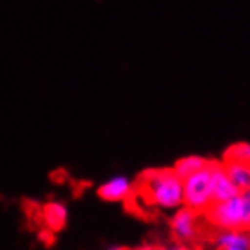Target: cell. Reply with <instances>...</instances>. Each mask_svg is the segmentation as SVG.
Wrapping results in <instances>:
<instances>
[{
    "label": "cell",
    "instance_id": "6da1fadb",
    "mask_svg": "<svg viewBox=\"0 0 250 250\" xmlns=\"http://www.w3.org/2000/svg\"><path fill=\"white\" fill-rule=\"evenodd\" d=\"M138 192L150 207L176 210L183 205V180L174 169H152L140 178Z\"/></svg>",
    "mask_w": 250,
    "mask_h": 250
},
{
    "label": "cell",
    "instance_id": "7a4b0ae2",
    "mask_svg": "<svg viewBox=\"0 0 250 250\" xmlns=\"http://www.w3.org/2000/svg\"><path fill=\"white\" fill-rule=\"evenodd\" d=\"M205 219L218 230H238L249 229L250 207L247 192H239L229 200L212 201V205L207 208Z\"/></svg>",
    "mask_w": 250,
    "mask_h": 250
},
{
    "label": "cell",
    "instance_id": "3957f363",
    "mask_svg": "<svg viewBox=\"0 0 250 250\" xmlns=\"http://www.w3.org/2000/svg\"><path fill=\"white\" fill-rule=\"evenodd\" d=\"M212 201V167L207 162L205 167L183 178V205L201 214Z\"/></svg>",
    "mask_w": 250,
    "mask_h": 250
},
{
    "label": "cell",
    "instance_id": "277c9868",
    "mask_svg": "<svg viewBox=\"0 0 250 250\" xmlns=\"http://www.w3.org/2000/svg\"><path fill=\"white\" fill-rule=\"evenodd\" d=\"M170 232L180 243H190L200 236V212L182 205L170 218Z\"/></svg>",
    "mask_w": 250,
    "mask_h": 250
},
{
    "label": "cell",
    "instance_id": "5b68a950",
    "mask_svg": "<svg viewBox=\"0 0 250 250\" xmlns=\"http://www.w3.org/2000/svg\"><path fill=\"white\" fill-rule=\"evenodd\" d=\"M134 192H136V187L127 176H114L105 183H102L98 188L100 198H104L105 201H125L132 198Z\"/></svg>",
    "mask_w": 250,
    "mask_h": 250
},
{
    "label": "cell",
    "instance_id": "8992f818",
    "mask_svg": "<svg viewBox=\"0 0 250 250\" xmlns=\"http://www.w3.org/2000/svg\"><path fill=\"white\" fill-rule=\"evenodd\" d=\"M212 167V198L214 201L229 200L232 196H238L239 188L232 183L229 174L225 172L223 163H210Z\"/></svg>",
    "mask_w": 250,
    "mask_h": 250
},
{
    "label": "cell",
    "instance_id": "52a82bcc",
    "mask_svg": "<svg viewBox=\"0 0 250 250\" xmlns=\"http://www.w3.org/2000/svg\"><path fill=\"white\" fill-rule=\"evenodd\" d=\"M67 218H69V210L62 201H47L40 208V221L51 232L62 230L63 227H65V223H67Z\"/></svg>",
    "mask_w": 250,
    "mask_h": 250
},
{
    "label": "cell",
    "instance_id": "ba28073f",
    "mask_svg": "<svg viewBox=\"0 0 250 250\" xmlns=\"http://www.w3.org/2000/svg\"><path fill=\"white\" fill-rule=\"evenodd\" d=\"M218 250H250V232L245 229L238 230H219L214 239Z\"/></svg>",
    "mask_w": 250,
    "mask_h": 250
},
{
    "label": "cell",
    "instance_id": "9c48e42d",
    "mask_svg": "<svg viewBox=\"0 0 250 250\" xmlns=\"http://www.w3.org/2000/svg\"><path fill=\"white\" fill-rule=\"evenodd\" d=\"M225 172L232 183L239 188V192H250V163L238 160H225L223 162Z\"/></svg>",
    "mask_w": 250,
    "mask_h": 250
},
{
    "label": "cell",
    "instance_id": "30bf717a",
    "mask_svg": "<svg viewBox=\"0 0 250 250\" xmlns=\"http://www.w3.org/2000/svg\"><path fill=\"white\" fill-rule=\"evenodd\" d=\"M205 165H207V162L201 156H185V158H182V160H178V163L174 165V172L183 180V178L190 176L192 172L200 170L201 167H205Z\"/></svg>",
    "mask_w": 250,
    "mask_h": 250
},
{
    "label": "cell",
    "instance_id": "8fae6325",
    "mask_svg": "<svg viewBox=\"0 0 250 250\" xmlns=\"http://www.w3.org/2000/svg\"><path fill=\"white\" fill-rule=\"evenodd\" d=\"M225 160H238V162H249L250 163V144L249 142L234 144L230 149L225 152Z\"/></svg>",
    "mask_w": 250,
    "mask_h": 250
},
{
    "label": "cell",
    "instance_id": "7c38bea8",
    "mask_svg": "<svg viewBox=\"0 0 250 250\" xmlns=\"http://www.w3.org/2000/svg\"><path fill=\"white\" fill-rule=\"evenodd\" d=\"M154 250H187L182 245H169V247H163V249H154Z\"/></svg>",
    "mask_w": 250,
    "mask_h": 250
},
{
    "label": "cell",
    "instance_id": "4fadbf2b",
    "mask_svg": "<svg viewBox=\"0 0 250 250\" xmlns=\"http://www.w3.org/2000/svg\"><path fill=\"white\" fill-rule=\"evenodd\" d=\"M107 250H125V249H122V247H111V249H107Z\"/></svg>",
    "mask_w": 250,
    "mask_h": 250
},
{
    "label": "cell",
    "instance_id": "5bb4252c",
    "mask_svg": "<svg viewBox=\"0 0 250 250\" xmlns=\"http://www.w3.org/2000/svg\"><path fill=\"white\" fill-rule=\"evenodd\" d=\"M136 250H154V249H150V247H140V249H136Z\"/></svg>",
    "mask_w": 250,
    "mask_h": 250
},
{
    "label": "cell",
    "instance_id": "9a60e30c",
    "mask_svg": "<svg viewBox=\"0 0 250 250\" xmlns=\"http://www.w3.org/2000/svg\"><path fill=\"white\" fill-rule=\"evenodd\" d=\"M247 198H249V207H250V192H247ZM249 229H250V218H249Z\"/></svg>",
    "mask_w": 250,
    "mask_h": 250
}]
</instances>
